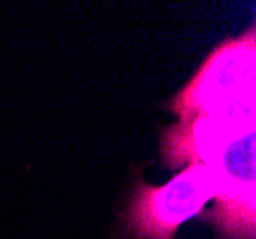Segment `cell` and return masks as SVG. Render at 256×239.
I'll return each instance as SVG.
<instances>
[{
  "label": "cell",
  "mask_w": 256,
  "mask_h": 239,
  "mask_svg": "<svg viewBox=\"0 0 256 239\" xmlns=\"http://www.w3.org/2000/svg\"><path fill=\"white\" fill-rule=\"evenodd\" d=\"M218 188L214 170L203 163H192L159 188L142 184L128 208V230L136 239H174L178 226L216 197Z\"/></svg>",
  "instance_id": "cell-2"
},
{
  "label": "cell",
  "mask_w": 256,
  "mask_h": 239,
  "mask_svg": "<svg viewBox=\"0 0 256 239\" xmlns=\"http://www.w3.org/2000/svg\"><path fill=\"white\" fill-rule=\"evenodd\" d=\"M254 102V29L216 48L174 102L182 122Z\"/></svg>",
  "instance_id": "cell-1"
}]
</instances>
